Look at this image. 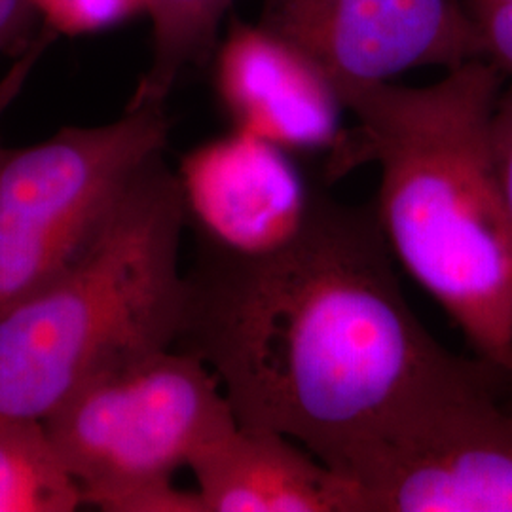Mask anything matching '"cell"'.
Listing matches in <instances>:
<instances>
[{"label": "cell", "instance_id": "cell-2", "mask_svg": "<svg viewBox=\"0 0 512 512\" xmlns=\"http://www.w3.org/2000/svg\"><path fill=\"white\" fill-rule=\"evenodd\" d=\"M503 82L471 59L425 88L340 86L357 126L330 152L329 175L380 167L372 209L395 262L512 382V222L492 141Z\"/></svg>", "mask_w": 512, "mask_h": 512}, {"label": "cell", "instance_id": "cell-5", "mask_svg": "<svg viewBox=\"0 0 512 512\" xmlns=\"http://www.w3.org/2000/svg\"><path fill=\"white\" fill-rule=\"evenodd\" d=\"M167 139L165 105L129 103L110 124L0 145V310L84 249Z\"/></svg>", "mask_w": 512, "mask_h": 512}, {"label": "cell", "instance_id": "cell-15", "mask_svg": "<svg viewBox=\"0 0 512 512\" xmlns=\"http://www.w3.org/2000/svg\"><path fill=\"white\" fill-rule=\"evenodd\" d=\"M494 141L495 167L499 175L501 190L507 203V211L512 222V84L503 86L499 93L494 112Z\"/></svg>", "mask_w": 512, "mask_h": 512}, {"label": "cell", "instance_id": "cell-11", "mask_svg": "<svg viewBox=\"0 0 512 512\" xmlns=\"http://www.w3.org/2000/svg\"><path fill=\"white\" fill-rule=\"evenodd\" d=\"M84 505L44 420L0 416V512H73Z\"/></svg>", "mask_w": 512, "mask_h": 512}, {"label": "cell", "instance_id": "cell-1", "mask_svg": "<svg viewBox=\"0 0 512 512\" xmlns=\"http://www.w3.org/2000/svg\"><path fill=\"white\" fill-rule=\"evenodd\" d=\"M186 283L177 348L213 370L239 425L281 433L330 469L482 363L423 327L372 203L317 192L285 247L200 255Z\"/></svg>", "mask_w": 512, "mask_h": 512}, {"label": "cell", "instance_id": "cell-12", "mask_svg": "<svg viewBox=\"0 0 512 512\" xmlns=\"http://www.w3.org/2000/svg\"><path fill=\"white\" fill-rule=\"evenodd\" d=\"M236 0H147L152 63L129 103L165 105L181 74L215 50L220 23Z\"/></svg>", "mask_w": 512, "mask_h": 512}, {"label": "cell", "instance_id": "cell-4", "mask_svg": "<svg viewBox=\"0 0 512 512\" xmlns=\"http://www.w3.org/2000/svg\"><path fill=\"white\" fill-rule=\"evenodd\" d=\"M44 423L84 505L203 512L173 478L238 420L213 370L175 346L101 372Z\"/></svg>", "mask_w": 512, "mask_h": 512}, {"label": "cell", "instance_id": "cell-17", "mask_svg": "<svg viewBox=\"0 0 512 512\" xmlns=\"http://www.w3.org/2000/svg\"><path fill=\"white\" fill-rule=\"evenodd\" d=\"M38 14L33 0H0V54L18 44Z\"/></svg>", "mask_w": 512, "mask_h": 512}, {"label": "cell", "instance_id": "cell-14", "mask_svg": "<svg viewBox=\"0 0 512 512\" xmlns=\"http://www.w3.org/2000/svg\"><path fill=\"white\" fill-rule=\"evenodd\" d=\"M473 25L480 59L512 76V6H494L465 12Z\"/></svg>", "mask_w": 512, "mask_h": 512}, {"label": "cell", "instance_id": "cell-16", "mask_svg": "<svg viewBox=\"0 0 512 512\" xmlns=\"http://www.w3.org/2000/svg\"><path fill=\"white\" fill-rule=\"evenodd\" d=\"M52 38H54V35L38 38L37 42H33L19 57L18 61L10 67V71L0 78V118L4 116L6 110L10 109V105L18 99L23 86L27 84L29 76L33 73V67L37 65L38 57L46 50V46L50 44Z\"/></svg>", "mask_w": 512, "mask_h": 512}, {"label": "cell", "instance_id": "cell-18", "mask_svg": "<svg viewBox=\"0 0 512 512\" xmlns=\"http://www.w3.org/2000/svg\"><path fill=\"white\" fill-rule=\"evenodd\" d=\"M465 12H473L480 8H494V6H512V0H459Z\"/></svg>", "mask_w": 512, "mask_h": 512}, {"label": "cell", "instance_id": "cell-3", "mask_svg": "<svg viewBox=\"0 0 512 512\" xmlns=\"http://www.w3.org/2000/svg\"><path fill=\"white\" fill-rule=\"evenodd\" d=\"M184 228L179 177L162 154L73 260L0 310V416L46 420L101 372L177 346Z\"/></svg>", "mask_w": 512, "mask_h": 512}, {"label": "cell", "instance_id": "cell-13", "mask_svg": "<svg viewBox=\"0 0 512 512\" xmlns=\"http://www.w3.org/2000/svg\"><path fill=\"white\" fill-rule=\"evenodd\" d=\"M33 4L55 33L67 35L107 31L147 14V0H33Z\"/></svg>", "mask_w": 512, "mask_h": 512}, {"label": "cell", "instance_id": "cell-8", "mask_svg": "<svg viewBox=\"0 0 512 512\" xmlns=\"http://www.w3.org/2000/svg\"><path fill=\"white\" fill-rule=\"evenodd\" d=\"M177 177L200 255L217 258L247 260L285 247L317 198L291 152L239 129L188 152Z\"/></svg>", "mask_w": 512, "mask_h": 512}, {"label": "cell", "instance_id": "cell-7", "mask_svg": "<svg viewBox=\"0 0 512 512\" xmlns=\"http://www.w3.org/2000/svg\"><path fill=\"white\" fill-rule=\"evenodd\" d=\"M260 25L313 59L336 90L480 59L459 0H264Z\"/></svg>", "mask_w": 512, "mask_h": 512}, {"label": "cell", "instance_id": "cell-6", "mask_svg": "<svg viewBox=\"0 0 512 512\" xmlns=\"http://www.w3.org/2000/svg\"><path fill=\"white\" fill-rule=\"evenodd\" d=\"M488 363L414 406L332 471L357 512H512V408Z\"/></svg>", "mask_w": 512, "mask_h": 512}, {"label": "cell", "instance_id": "cell-9", "mask_svg": "<svg viewBox=\"0 0 512 512\" xmlns=\"http://www.w3.org/2000/svg\"><path fill=\"white\" fill-rule=\"evenodd\" d=\"M215 88L234 129L287 152H332L344 101L327 73L266 27L234 21L215 54Z\"/></svg>", "mask_w": 512, "mask_h": 512}, {"label": "cell", "instance_id": "cell-10", "mask_svg": "<svg viewBox=\"0 0 512 512\" xmlns=\"http://www.w3.org/2000/svg\"><path fill=\"white\" fill-rule=\"evenodd\" d=\"M188 469L203 512H357L342 476L275 431L236 423Z\"/></svg>", "mask_w": 512, "mask_h": 512}]
</instances>
